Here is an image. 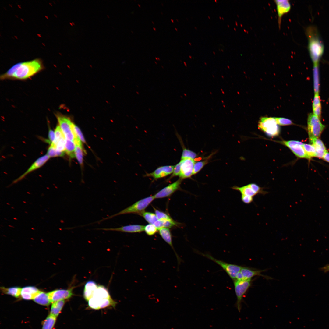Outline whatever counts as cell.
I'll return each instance as SVG.
<instances>
[{
	"mask_svg": "<svg viewBox=\"0 0 329 329\" xmlns=\"http://www.w3.org/2000/svg\"><path fill=\"white\" fill-rule=\"evenodd\" d=\"M313 113L320 118L321 113V106L319 93H315L312 104Z\"/></svg>",
	"mask_w": 329,
	"mask_h": 329,
	"instance_id": "cb8c5ba5",
	"label": "cell"
},
{
	"mask_svg": "<svg viewBox=\"0 0 329 329\" xmlns=\"http://www.w3.org/2000/svg\"><path fill=\"white\" fill-rule=\"evenodd\" d=\"M234 289L237 297L236 307L239 312L241 309V304L244 295L251 286V279L235 280L234 281Z\"/></svg>",
	"mask_w": 329,
	"mask_h": 329,
	"instance_id": "52a82bcc",
	"label": "cell"
},
{
	"mask_svg": "<svg viewBox=\"0 0 329 329\" xmlns=\"http://www.w3.org/2000/svg\"><path fill=\"white\" fill-rule=\"evenodd\" d=\"M323 158L326 161L329 162V153L328 152L326 153Z\"/></svg>",
	"mask_w": 329,
	"mask_h": 329,
	"instance_id": "bcb514c9",
	"label": "cell"
},
{
	"mask_svg": "<svg viewBox=\"0 0 329 329\" xmlns=\"http://www.w3.org/2000/svg\"><path fill=\"white\" fill-rule=\"evenodd\" d=\"M310 142L314 147L316 151V157L323 158L327 151L323 142L318 138H314L309 139Z\"/></svg>",
	"mask_w": 329,
	"mask_h": 329,
	"instance_id": "ffe728a7",
	"label": "cell"
},
{
	"mask_svg": "<svg viewBox=\"0 0 329 329\" xmlns=\"http://www.w3.org/2000/svg\"><path fill=\"white\" fill-rule=\"evenodd\" d=\"M144 227L145 226L142 225H132L122 226L118 228H95V229L106 231L120 232L127 233H137L144 231Z\"/></svg>",
	"mask_w": 329,
	"mask_h": 329,
	"instance_id": "5bb4252c",
	"label": "cell"
},
{
	"mask_svg": "<svg viewBox=\"0 0 329 329\" xmlns=\"http://www.w3.org/2000/svg\"><path fill=\"white\" fill-rule=\"evenodd\" d=\"M180 171L179 175L182 179L190 178L193 175L195 161L190 158L181 159Z\"/></svg>",
	"mask_w": 329,
	"mask_h": 329,
	"instance_id": "8fae6325",
	"label": "cell"
},
{
	"mask_svg": "<svg viewBox=\"0 0 329 329\" xmlns=\"http://www.w3.org/2000/svg\"><path fill=\"white\" fill-rule=\"evenodd\" d=\"M305 34L308 39V49L313 65H319L324 51V46L316 27H307Z\"/></svg>",
	"mask_w": 329,
	"mask_h": 329,
	"instance_id": "7a4b0ae2",
	"label": "cell"
},
{
	"mask_svg": "<svg viewBox=\"0 0 329 329\" xmlns=\"http://www.w3.org/2000/svg\"><path fill=\"white\" fill-rule=\"evenodd\" d=\"M76 146V144L74 141L65 139V151L71 158L75 157V151Z\"/></svg>",
	"mask_w": 329,
	"mask_h": 329,
	"instance_id": "4316f807",
	"label": "cell"
},
{
	"mask_svg": "<svg viewBox=\"0 0 329 329\" xmlns=\"http://www.w3.org/2000/svg\"><path fill=\"white\" fill-rule=\"evenodd\" d=\"M319 65H313V72L315 93H319V80L318 78Z\"/></svg>",
	"mask_w": 329,
	"mask_h": 329,
	"instance_id": "836d02e7",
	"label": "cell"
},
{
	"mask_svg": "<svg viewBox=\"0 0 329 329\" xmlns=\"http://www.w3.org/2000/svg\"><path fill=\"white\" fill-rule=\"evenodd\" d=\"M197 156V154L195 152L183 147L181 159L190 158L194 160Z\"/></svg>",
	"mask_w": 329,
	"mask_h": 329,
	"instance_id": "e575fe53",
	"label": "cell"
},
{
	"mask_svg": "<svg viewBox=\"0 0 329 329\" xmlns=\"http://www.w3.org/2000/svg\"><path fill=\"white\" fill-rule=\"evenodd\" d=\"M325 127L320 118L313 113H310L307 118V131L309 139L318 138Z\"/></svg>",
	"mask_w": 329,
	"mask_h": 329,
	"instance_id": "8992f818",
	"label": "cell"
},
{
	"mask_svg": "<svg viewBox=\"0 0 329 329\" xmlns=\"http://www.w3.org/2000/svg\"><path fill=\"white\" fill-rule=\"evenodd\" d=\"M83 152L82 144L76 145L75 155L79 163L81 165H82L83 163Z\"/></svg>",
	"mask_w": 329,
	"mask_h": 329,
	"instance_id": "d6a6232c",
	"label": "cell"
},
{
	"mask_svg": "<svg viewBox=\"0 0 329 329\" xmlns=\"http://www.w3.org/2000/svg\"><path fill=\"white\" fill-rule=\"evenodd\" d=\"M280 143L288 147L297 157L308 159L302 142L296 140L283 141Z\"/></svg>",
	"mask_w": 329,
	"mask_h": 329,
	"instance_id": "9c48e42d",
	"label": "cell"
},
{
	"mask_svg": "<svg viewBox=\"0 0 329 329\" xmlns=\"http://www.w3.org/2000/svg\"><path fill=\"white\" fill-rule=\"evenodd\" d=\"M181 164V162L180 161L175 166L173 172L171 176L169 178V179L174 177L179 176L180 171Z\"/></svg>",
	"mask_w": 329,
	"mask_h": 329,
	"instance_id": "b9f144b4",
	"label": "cell"
},
{
	"mask_svg": "<svg viewBox=\"0 0 329 329\" xmlns=\"http://www.w3.org/2000/svg\"><path fill=\"white\" fill-rule=\"evenodd\" d=\"M264 270H254L246 267H242L240 271L242 279H251L253 277L256 276H260L267 278L265 275L262 274Z\"/></svg>",
	"mask_w": 329,
	"mask_h": 329,
	"instance_id": "d6986e66",
	"label": "cell"
},
{
	"mask_svg": "<svg viewBox=\"0 0 329 329\" xmlns=\"http://www.w3.org/2000/svg\"><path fill=\"white\" fill-rule=\"evenodd\" d=\"M195 252L196 253L210 260L219 265L234 281L236 280L237 275L242 268V267L241 266L227 263L216 259L208 253H203L199 251Z\"/></svg>",
	"mask_w": 329,
	"mask_h": 329,
	"instance_id": "5b68a950",
	"label": "cell"
},
{
	"mask_svg": "<svg viewBox=\"0 0 329 329\" xmlns=\"http://www.w3.org/2000/svg\"><path fill=\"white\" fill-rule=\"evenodd\" d=\"M182 179H179L174 182L168 185L156 193L154 199L162 198L168 197L180 188Z\"/></svg>",
	"mask_w": 329,
	"mask_h": 329,
	"instance_id": "7c38bea8",
	"label": "cell"
},
{
	"mask_svg": "<svg viewBox=\"0 0 329 329\" xmlns=\"http://www.w3.org/2000/svg\"><path fill=\"white\" fill-rule=\"evenodd\" d=\"M36 303L42 305L48 306L51 303L48 293L41 291L33 299Z\"/></svg>",
	"mask_w": 329,
	"mask_h": 329,
	"instance_id": "603a6c76",
	"label": "cell"
},
{
	"mask_svg": "<svg viewBox=\"0 0 329 329\" xmlns=\"http://www.w3.org/2000/svg\"><path fill=\"white\" fill-rule=\"evenodd\" d=\"M107 289L102 285H98L91 298L99 302H101L105 300L111 298Z\"/></svg>",
	"mask_w": 329,
	"mask_h": 329,
	"instance_id": "e0dca14e",
	"label": "cell"
},
{
	"mask_svg": "<svg viewBox=\"0 0 329 329\" xmlns=\"http://www.w3.org/2000/svg\"><path fill=\"white\" fill-rule=\"evenodd\" d=\"M232 189L238 191L241 193V195L248 196L254 197L257 194L252 189L249 184L242 186L238 187L236 186L232 187Z\"/></svg>",
	"mask_w": 329,
	"mask_h": 329,
	"instance_id": "d4e9b609",
	"label": "cell"
},
{
	"mask_svg": "<svg viewBox=\"0 0 329 329\" xmlns=\"http://www.w3.org/2000/svg\"><path fill=\"white\" fill-rule=\"evenodd\" d=\"M158 230L159 231V234L162 238L170 245L173 250L177 258L178 264H179L181 262V259L177 255L173 247L172 243V234L170 229L168 228L162 227Z\"/></svg>",
	"mask_w": 329,
	"mask_h": 329,
	"instance_id": "ac0fdd59",
	"label": "cell"
},
{
	"mask_svg": "<svg viewBox=\"0 0 329 329\" xmlns=\"http://www.w3.org/2000/svg\"><path fill=\"white\" fill-rule=\"evenodd\" d=\"M40 292L38 288L34 286H26L22 288L20 295L24 299H33Z\"/></svg>",
	"mask_w": 329,
	"mask_h": 329,
	"instance_id": "44dd1931",
	"label": "cell"
},
{
	"mask_svg": "<svg viewBox=\"0 0 329 329\" xmlns=\"http://www.w3.org/2000/svg\"><path fill=\"white\" fill-rule=\"evenodd\" d=\"M64 152L59 151L57 150L55 146L53 144H51L49 147L47 155L50 158L57 157H61L64 155Z\"/></svg>",
	"mask_w": 329,
	"mask_h": 329,
	"instance_id": "4dcf8cb0",
	"label": "cell"
},
{
	"mask_svg": "<svg viewBox=\"0 0 329 329\" xmlns=\"http://www.w3.org/2000/svg\"><path fill=\"white\" fill-rule=\"evenodd\" d=\"M50 157L47 154L41 157L36 160L29 168L19 177L14 180L13 183H15L23 179L26 175L32 171L42 166L48 160Z\"/></svg>",
	"mask_w": 329,
	"mask_h": 329,
	"instance_id": "2e32d148",
	"label": "cell"
},
{
	"mask_svg": "<svg viewBox=\"0 0 329 329\" xmlns=\"http://www.w3.org/2000/svg\"><path fill=\"white\" fill-rule=\"evenodd\" d=\"M22 288L18 287H13L5 288H1L2 292L5 294L11 295L16 298H18L21 295Z\"/></svg>",
	"mask_w": 329,
	"mask_h": 329,
	"instance_id": "83f0119b",
	"label": "cell"
},
{
	"mask_svg": "<svg viewBox=\"0 0 329 329\" xmlns=\"http://www.w3.org/2000/svg\"><path fill=\"white\" fill-rule=\"evenodd\" d=\"M258 127L259 129L269 136H277L280 133V128L275 117L266 116L260 117L258 121Z\"/></svg>",
	"mask_w": 329,
	"mask_h": 329,
	"instance_id": "277c9868",
	"label": "cell"
},
{
	"mask_svg": "<svg viewBox=\"0 0 329 329\" xmlns=\"http://www.w3.org/2000/svg\"><path fill=\"white\" fill-rule=\"evenodd\" d=\"M150 224L154 225L158 219L155 214L148 212L143 211L140 214Z\"/></svg>",
	"mask_w": 329,
	"mask_h": 329,
	"instance_id": "f546056e",
	"label": "cell"
},
{
	"mask_svg": "<svg viewBox=\"0 0 329 329\" xmlns=\"http://www.w3.org/2000/svg\"><path fill=\"white\" fill-rule=\"evenodd\" d=\"M65 302V300H59L53 302L51 306L50 314L57 317L61 312Z\"/></svg>",
	"mask_w": 329,
	"mask_h": 329,
	"instance_id": "484cf974",
	"label": "cell"
},
{
	"mask_svg": "<svg viewBox=\"0 0 329 329\" xmlns=\"http://www.w3.org/2000/svg\"><path fill=\"white\" fill-rule=\"evenodd\" d=\"M154 196H149L140 200L133 204L115 214L106 217L103 219L93 223H100L102 221L111 218L116 216L130 213H136L140 214L143 211L154 199Z\"/></svg>",
	"mask_w": 329,
	"mask_h": 329,
	"instance_id": "3957f363",
	"label": "cell"
},
{
	"mask_svg": "<svg viewBox=\"0 0 329 329\" xmlns=\"http://www.w3.org/2000/svg\"><path fill=\"white\" fill-rule=\"evenodd\" d=\"M56 116L59 125L66 139L74 141L80 140L75 136L72 128V122L68 117L59 114Z\"/></svg>",
	"mask_w": 329,
	"mask_h": 329,
	"instance_id": "ba28073f",
	"label": "cell"
},
{
	"mask_svg": "<svg viewBox=\"0 0 329 329\" xmlns=\"http://www.w3.org/2000/svg\"><path fill=\"white\" fill-rule=\"evenodd\" d=\"M278 15V22L279 29L281 28L282 19L285 14L288 13L291 9V4L289 0H275Z\"/></svg>",
	"mask_w": 329,
	"mask_h": 329,
	"instance_id": "30bf717a",
	"label": "cell"
},
{
	"mask_svg": "<svg viewBox=\"0 0 329 329\" xmlns=\"http://www.w3.org/2000/svg\"><path fill=\"white\" fill-rule=\"evenodd\" d=\"M209 158L203 161H200L195 162L193 170V175H195L198 173L208 162Z\"/></svg>",
	"mask_w": 329,
	"mask_h": 329,
	"instance_id": "d590c367",
	"label": "cell"
},
{
	"mask_svg": "<svg viewBox=\"0 0 329 329\" xmlns=\"http://www.w3.org/2000/svg\"><path fill=\"white\" fill-rule=\"evenodd\" d=\"M55 141L53 143L51 144L55 146L56 143L65 136L59 125H58L56 126L55 131Z\"/></svg>",
	"mask_w": 329,
	"mask_h": 329,
	"instance_id": "f35d334b",
	"label": "cell"
},
{
	"mask_svg": "<svg viewBox=\"0 0 329 329\" xmlns=\"http://www.w3.org/2000/svg\"><path fill=\"white\" fill-rule=\"evenodd\" d=\"M48 137L49 140L48 142L49 143L51 144L54 142L55 140V131L50 128L48 131Z\"/></svg>",
	"mask_w": 329,
	"mask_h": 329,
	"instance_id": "7bdbcfd3",
	"label": "cell"
},
{
	"mask_svg": "<svg viewBox=\"0 0 329 329\" xmlns=\"http://www.w3.org/2000/svg\"><path fill=\"white\" fill-rule=\"evenodd\" d=\"M254 197L241 195V199L242 201L244 203L246 204H249L253 202Z\"/></svg>",
	"mask_w": 329,
	"mask_h": 329,
	"instance_id": "ee69618b",
	"label": "cell"
},
{
	"mask_svg": "<svg viewBox=\"0 0 329 329\" xmlns=\"http://www.w3.org/2000/svg\"><path fill=\"white\" fill-rule=\"evenodd\" d=\"M98 285L94 281H90L85 284L83 292V296L87 301L92 297L94 291Z\"/></svg>",
	"mask_w": 329,
	"mask_h": 329,
	"instance_id": "7402d4cb",
	"label": "cell"
},
{
	"mask_svg": "<svg viewBox=\"0 0 329 329\" xmlns=\"http://www.w3.org/2000/svg\"><path fill=\"white\" fill-rule=\"evenodd\" d=\"M303 147L308 159H310L312 157H316V150L313 145L303 144Z\"/></svg>",
	"mask_w": 329,
	"mask_h": 329,
	"instance_id": "1f68e13d",
	"label": "cell"
},
{
	"mask_svg": "<svg viewBox=\"0 0 329 329\" xmlns=\"http://www.w3.org/2000/svg\"><path fill=\"white\" fill-rule=\"evenodd\" d=\"M72 128L75 136L81 142L85 143L86 142L85 139L79 128L73 123L72 124Z\"/></svg>",
	"mask_w": 329,
	"mask_h": 329,
	"instance_id": "8d00e7d4",
	"label": "cell"
},
{
	"mask_svg": "<svg viewBox=\"0 0 329 329\" xmlns=\"http://www.w3.org/2000/svg\"><path fill=\"white\" fill-rule=\"evenodd\" d=\"M48 293L51 303L69 299L73 295V288L67 289L55 290Z\"/></svg>",
	"mask_w": 329,
	"mask_h": 329,
	"instance_id": "4fadbf2b",
	"label": "cell"
},
{
	"mask_svg": "<svg viewBox=\"0 0 329 329\" xmlns=\"http://www.w3.org/2000/svg\"><path fill=\"white\" fill-rule=\"evenodd\" d=\"M158 230L157 228L153 225L148 224L145 226L144 231L147 235L149 236L154 235Z\"/></svg>",
	"mask_w": 329,
	"mask_h": 329,
	"instance_id": "ab89813d",
	"label": "cell"
},
{
	"mask_svg": "<svg viewBox=\"0 0 329 329\" xmlns=\"http://www.w3.org/2000/svg\"><path fill=\"white\" fill-rule=\"evenodd\" d=\"M56 317L51 314L44 320L42 329H52L56 321Z\"/></svg>",
	"mask_w": 329,
	"mask_h": 329,
	"instance_id": "f1b7e54d",
	"label": "cell"
},
{
	"mask_svg": "<svg viewBox=\"0 0 329 329\" xmlns=\"http://www.w3.org/2000/svg\"><path fill=\"white\" fill-rule=\"evenodd\" d=\"M174 166V165H171L160 166L152 172L147 173L144 176L152 177L154 179L162 178L172 174Z\"/></svg>",
	"mask_w": 329,
	"mask_h": 329,
	"instance_id": "9a60e30c",
	"label": "cell"
},
{
	"mask_svg": "<svg viewBox=\"0 0 329 329\" xmlns=\"http://www.w3.org/2000/svg\"><path fill=\"white\" fill-rule=\"evenodd\" d=\"M44 65L41 59L17 63L0 76L2 80L6 79L23 80L28 78L43 70Z\"/></svg>",
	"mask_w": 329,
	"mask_h": 329,
	"instance_id": "6da1fadb",
	"label": "cell"
},
{
	"mask_svg": "<svg viewBox=\"0 0 329 329\" xmlns=\"http://www.w3.org/2000/svg\"><path fill=\"white\" fill-rule=\"evenodd\" d=\"M155 213L158 220H168L173 221L174 220L168 214L155 209Z\"/></svg>",
	"mask_w": 329,
	"mask_h": 329,
	"instance_id": "74e56055",
	"label": "cell"
},
{
	"mask_svg": "<svg viewBox=\"0 0 329 329\" xmlns=\"http://www.w3.org/2000/svg\"><path fill=\"white\" fill-rule=\"evenodd\" d=\"M320 271H323L324 273H326L329 271V264L321 267L320 268Z\"/></svg>",
	"mask_w": 329,
	"mask_h": 329,
	"instance_id": "f6af8a7d",
	"label": "cell"
},
{
	"mask_svg": "<svg viewBox=\"0 0 329 329\" xmlns=\"http://www.w3.org/2000/svg\"><path fill=\"white\" fill-rule=\"evenodd\" d=\"M278 125L280 126H288L294 125L290 119L282 117H275Z\"/></svg>",
	"mask_w": 329,
	"mask_h": 329,
	"instance_id": "60d3db41",
	"label": "cell"
}]
</instances>
